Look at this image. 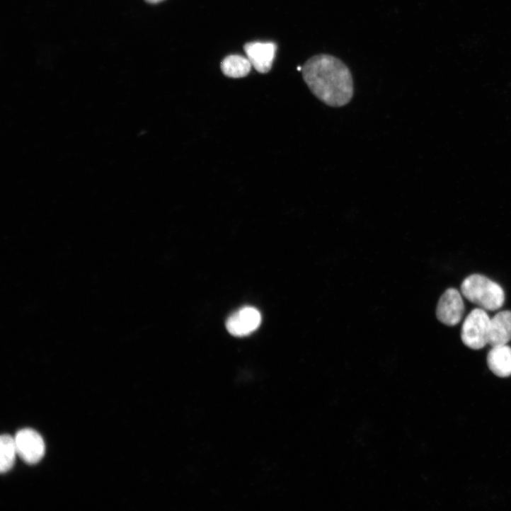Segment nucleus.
Here are the masks:
<instances>
[{
    "label": "nucleus",
    "instance_id": "f257e3e1",
    "mask_svg": "<svg viewBox=\"0 0 511 511\" xmlns=\"http://www.w3.org/2000/svg\"><path fill=\"white\" fill-rule=\"evenodd\" d=\"M302 74L311 93L330 107L345 106L353 98L352 73L334 56L322 54L310 58L302 67Z\"/></svg>",
    "mask_w": 511,
    "mask_h": 511
},
{
    "label": "nucleus",
    "instance_id": "f03ea898",
    "mask_svg": "<svg viewBox=\"0 0 511 511\" xmlns=\"http://www.w3.org/2000/svg\"><path fill=\"white\" fill-rule=\"evenodd\" d=\"M461 292L469 302L485 311H497L505 302L502 287L480 275L466 278L461 285Z\"/></svg>",
    "mask_w": 511,
    "mask_h": 511
},
{
    "label": "nucleus",
    "instance_id": "7ed1b4c3",
    "mask_svg": "<svg viewBox=\"0 0 511 511\" xmlns=\"http://www.w3.org/2000/svg\"><path fill=\"white\" fill-rule=\"evenodd\" d=\"M490 318L485 310L473 309L465 318L461 338L470 349L478 350L488 345Z\"/></svg>",
    "mask_w": 511,
    "mask_h": 511
},
{
    "label": "nucleus",
    "instance_id": "20e7f679",
    "mask_svg": "<svg viewBox=\"0 0 511 511\" xmlns=\"http://www.w3.org/2000/svg\"><path fill=\"white\" fill-rule=\"evenodd\" d=\"M15 440L18 455L28 464H37L44 457L45 443L37 431L30 428L21 430Z\"/></svg>",
    "mask_w": 511,
    "mask_h": 511
},
{
    "label": "nucleus",
    "instance_id": "39448f33",
    "mask_svg": "<svg viewBox=\"0 0 511 511\" xmlns=\"http://www.w3.org/2000/svg\"><path fill=\"white\" fill-rule=\"evenodd\" d=\"M464 311V304L459 292L449 289L439 300L436 316L440 322L452 327L460 323Z\"/></svg>",
    "mask_w": 511,
    "mask_h": 511
},
{
    "label": "nucleus",
    "instance_id": "423d86ee",
    "mask_svg": "<svg viewBox=\"0 0 511 511\" xmlns=\"http://www.w3.org/2000/svg\"><path fill=\"white\" fill-rule=\"evenodd\" d=\"M261 323L262 315L257 309L243 307L229 317L226 327L231 335L244 337L257 331Z\"/></svg>",
    "mask_w": 511,
    "mask_h": 511
},
{
    "label": "nucleus",
    "instance_id": "0eeeda50",
    "mask_svg": "<svg viewBox=\"0 0 511 511\" xmlns=\"http://www.w3.org/2000/svg\"><path fill=\"white\" fill-rule=\"evenodd\" d=\"M244 50L252 67L259 73L267 74L272 67L277 46L274 43L252 42L244 46Z\"/></svg>",
    "mask_w": 511,
    "mask_h": 511
},
{
    "label": "nucleus",
    "instance_id": "6e6552de",
    "mask_svg": "<svg viewBox=\"0 0 511 511\" xmlns=\"http://www.w3.org/2000/svg\"><path fill=\"white\" fill-rule=\"evenodd\" d=\"M511 340V311H501L490 318L488 345H505Z\"/></svg>",
    "mask_w": 511,
    "mask_h": 511
},
{
    "label": "nucleus",
    "instance_id": "1a4fd4ad",
    "mask_svg": "<svg viewBox=\"0 0 511 511\" xmlns=\"http://www.w3.org/2000/svg\"><path fill=\"white\" fill-rule=\"evenodd\" d=\"M487 364L497 377L511 376V348L506 345L492 348L487 356Z\"/></svg>",
    "mask_w": 511,
    "mask_h": 511
},
{
    "label": "nucleus",
    "instance_id": "9d476101",
    "mask_svg": "<svg viewBox=\"0 0 511 511\" xmlns=\"http://www.w3.org/2000/svg\"><path fill=\"white\" fill-rule=\"evenodd\" d=\"M248 58L241 56H229L224 59L221 64L223 74L229 78L240 79L246 76L251 69Z\"/></svg>",
    "mask_w": 511,
    "mask_h": 511
},
{
    "label": "nucleus",
    "instance_id": "9b49d317",
    "mask_svg": "<svg viewBox=\"0 0 511 511\" xmlns=\"http://www.w3.org/2000/svg\"><path fill=\"white\" fill-rule=\"evenodd\" d=\"M0 470L2 473L9 471L14 466L18 454L15 437L4 435L0 439Z\"/></svg>",
    "mask_w": 511,
    "mask_h": 511
},
{
    "label": "nucleus",
    "instance_id": "f8f14e48",
    "mask_svg": "<svg viewBox=\"0 0 511 511\" xmlns=\"http://www.w3.org/2000/svg\"><path fill=\"white\" fill-rule=\"evenodd\" d=\"M146 1L149 4H156L163 1V0H146Z\"/></svg>",
    "mask_w": 511,
    "mask_h": 511
}]
</instances>
